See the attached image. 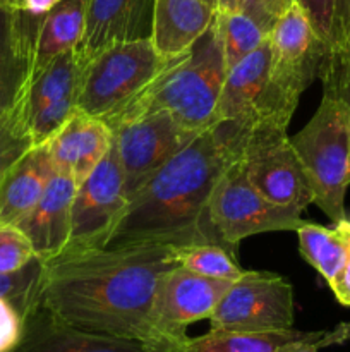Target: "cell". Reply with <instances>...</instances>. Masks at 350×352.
Wrapping results in <instances>:
<instances>
[{"instance_id":"cell-1","label":"cell","mask_w":350,"mask_h":352,"mask_svg":"<svg viewBox=\"0 0 350 352\" xmlns=\"http://www.w3.org/2000/svg\"><path fill=\"white\" fill-rule=\"evenodd\" d=\"M172 246L89 248L43 261L40 305L74 329L160 352L153 311Z\"/></svg>"},{"instance_id":"cell-2","label":"cell","mask_w":350,"mask_h":352,"mask_svg":"<svg viewBox=\"0 0 350 352\" xmlns=\"http://www.w3.org/2000/svg\"><path fill=\"white\" fill-rule=\"evenodd\" d=\"M246 129L232 119L196 134L130 196L105 248L223 246L208 222V203L220 175L240 155Z\"/></svg>"},{"instance_id":"cell-3","label":"cell","mask_w":350,"mask_h":352,"mask_svg":"<svg viewBox=\"0 0 350 352\" xmlns=\"http://www.w3.org/2000/svg\"><path fill=\"white\" fill-rule=\"evenodd\" d=\"M225 76L222 40L213 21L191 48L167 58L158 78L113 127L137 113L167 110L182 126L201 133L218 122L216 109Z\"/></svg>"},{"instance_id":"cell-4","label":"cell","mask_w":350,"mask_h":352,"mask_svg":"<svg viewBox=\"0 0 350 352\" xmlns=\"http://www.w3.org/2000/svg\"><path fill=\"white\" fill-rule=\"evenodd\" d=\"M151 38L110 45L81 67L75 105L112 129L163 69Z\"/></svg>"},{"instance_id":"cell-5","label":"cell","mask_w":350,"mask_h":352,"mask_svg":"<svg viewBox=\"0 0 350 352\" xmlns=\"http://www.w3.org/2000/svg\"><path fill=\"white\" fill-rule=\"evenodd\" d=\"M319 206L333 223L347 219L350 186V113L335 96L323 93L318 110L290 138Z\"/></svg>"},{"instance_id":"cell-6","label":"cell","mask_w":350,"mask_h":352,"mask_svg":"<svg viewBox=\"0 0 350 352\" xmlns=\"http://www.w3.org/2000/svg\"><path fill=\"white\" fill-rule=\"evenodd\" d=\"M268 41L271 48L270 86L259 119L290 124L301 95L319 78L329 52L295 2L275 23Z\"/></svg>"},{"instance_id":"cell-7","label":"cell","mask_w":350,"mask_h":352,"mask_svg":"<svg viewBox=\"0 0 350 352\" xmlns=\"http://www.w3.org/2000/svg\"><path fill=\"white\" fill-rule=\"evenodd\" d=\"M287 127L288 124L273 119L247 124L240 164L250 184L268 201L302 215L314 203V192Z\"/></svg>"},{"instance_id":"cell-8","label":"cell","mask_w":350,"mask_h":352,"mask_svg":"<svg viewBox=\"0 0 350 352\" xmlns=\"http://www.w3.org/2000/svg\"><path fill=\"white\" fill-rule=\"evenodd\" d=\"M208 222L220 243L237 256L240 241L268 232H295L299 213L268 201L247 179L240 155L223 170L208 203Z\"/></svg>"},{"instance_id":"cell-9","label":"cell","mask_w":350,"mask_h":352,"mask_svg":"<svg viewBox=\"0 0 350 352\" xmlns=\"http://www.w3.org/2000/svg\"><path fill=\"white\" fill-rule=\"evenodd\" d=\"M294 327V287L271 272H244L213 315L211 332H278Z\"/></svg>"},{"instance_id":"cell-10","label":"cell","mask_w":350,"mask_h":352,"mask_svg":"<svg viewBox=\"0 0 350 352\" xmlns=\"http://www.w3.org/2000/svg\"><path fill=\"white\" fill-rule=\"evenodd\" d=\"M127 201L126 177L115 141H112L105 158L75 189L71 212V236L64 251L105 248Z\"/></svg>"},{"instance_id":"cell-11","label":"cell","mask_w":350,"mask_h":352,"mask_svg":"<svg viewBox=\"0 0 350 352\" xmlns=\"http://www.w3.org/2000/svg\"><path fill=\"white\" fill-rule=\"evenodd\" d=\"M112 131L126 177L127 198L198 134L182 126L167 110L137 113Z\"/></svg>"},{"instance_id":"cell-12","label":"cell","mask_w":350,"mask_h":352,"mask_svg":"<svg viewBox=\"0 0 350 352\" xmlns=\"http://www.w3.org/2000/svg\"><path fill=\"white\" fill-rule=\"evenodd\" d=\"M230 280L202 277L174 267L161 277L154 301L153 322L160 352H168L189 339V325L209 320Z\"/></svg>"},{"instance_id":"cell-13","label":"cell","mask_w":350,"mask_h":352,"mask_svg":"<svg viewBox=\"0 0 350 352\" xmlns=\"http://www.w3.org/2000/svg\"><path fill=\"white\" fill-rule=\"evenodd\" d=\"M154 0H89L86 28L75 47L81 67L103 48L151 38Z\"/></svg>"},{"instance_id":"cell-14","label":"cell","mask_w":350,"mask_h":352,"mask_svg":"<svg viewBox=\"0 0 350 352\" xmlns=\"http://www.w3.org/2000/svg\"><path fill=\"white\" fill-rule=\"evenodd\" d=\"M10 352H156L132 340L108 339L74 329L38 305L24 316V332Z\"/></svg>"},{"instance_id":"cell-15","label":"cell","mask_w":350,"mask_h":352,"mask_svg":"<svg viewBox=\"0 0 350 352\" xmlns=\"http://www.w3.org/2000/svg\"><path fill=\"white\" fill-rule=\"evenodd\" d=\"M112 141L113 131L105 120L78 109L47 144L55 170L81 184L105 158Z\"/></svg>"},{"instance_id":"cell-16","label":"cell","mask_w":350,"mask_h":352,"mask_svg":"<svg viewBox=\"0 0 350 352\" xmlns=\"http://www.w3.org/2000/svg\"><path fill=\"white\" fill-rule=\"evenodd\" d=\"M78 182L55 172L34 208L17 223L41 261L64 253L71 236V212Z\"/></svg>"},{"instance_id":"cell-17","label":"cell","mask_w":350,"mask_h":352,"mask_svg":"<svg viewBox=\"0 0 350 352\" xmlns=\"http://www.w3.org/2000/svg\"><path fill=\"white\" fill-rule=\"evenodd\" d=\"M41 21L0 7V110L23 100L33 76Z\"/></svg>"},{"instance_id":"cell-18","label":"cell","mask_w":350,"mask_h":352,"mask_svg":"<svg viewBox=\"0 0 350 352\" xmlns=\"http://www.w3.org/2000/svg\"><path fill=\"white\" fill-rule=\"evenodd\" d=\"M270 41L226 71L220 95L216 120H242L250 124L263 116L270 86Z\"/></svg>"},{"instance_id":"cell-19","label":"cell","mask_w":350,"mask_h":352,"mask_svg":"<svg viewBox=\"0 0 350 352\" xmlns=\"http://www.w3.org/2000/svg\"><path fill=\"white\" fill-rule=\"evenodd\" d=\"M55 172L47 143L26 151L0 182V226H17L40 201Z\"/></svg>"},{"instance_id":"cell-20","label":"cell","mask_w":350,"mask_h":352,"mask_svg":"<svg viewBox=\"0 0 350 352\" xmlns=\"http://www.w3.org/2000/svg\"><path fill=\"white\" fill-rule=\"evenodd\" d=\"M215 14L205 0H154L151 41L158 54L172 58L191 48L211 26Z\"/></svg>"},{"instance_id":"cell-21","label":"cell","mask_w":350,"mask_h":352,"mask_svg":"<svg viewBox=\"0 0 350 352\" xmlns=\"http://www.w3.org/2000/svg\"><path fill=\"white\" fill-rule=\"evenodd\" d=\"M88 2L89 0H60L43 17L34 45L33 71L81 43Z\"/></svg>"},{"instance_id":"cell-22","label":"cell","mask_w":350,"mask_h":352,"mask_svg":"<svg viewBox=\"0 0 350 352\" xmlns=\"http://www.w3.org/2000/svg\"><path fill=\"white\" fill-rule=\"evenodd\" d=\"M79 78H81V62L75 48L57 55L43 67L33 71L30 85L23 96L26 119L50 103H57L65 98L78 100Z\"/></svg>"},{"instance_id":"cell-23","label":"cell","mask_w":350,"mask_h":352,"mask_svg":"<svg viewBox=\"0 0 350 352\" xmlns=\"http://www.w3.org/2000/svg\"><path fill=\"white\" fill-rule=\"evenodd\" d=\"M295 234L302 258L329 284L350 253V219L335 222L333 227L304 222Z\"/></svg>"},{"instance_id":"cell-24","label":"cell","mask_w":350,"mask_h":352,"mask_svg":"<svg viewBox=\"0 0 350 352\" xmlns=\"http://www.w3.org/2000/svg\"><path fill=\"white\" fill-rule=\"evenodd\" d=\"M301 330L278 332H211L201 337H189L180 346L168 352H277L285 344L301 339Z\"/></svg>"},{"instance_id":"cell-25","label":"cell","mask_w":350,"mask_h":352,"mask_svg":"<svg viewBox=\"0 0 350 352\" xmlns=\"http://www.w3.org/2000/svg\"><path fill=\"white\" fill-rule=\"evenodd\" d=\"M301 6L329 55H343L350 43V0H294Z\"/></svg>"},{"instance_id":"cell-26","label":"cell","mask_w":350,"mask_h":352,"mask_svg":"<svg viewBox=\"0 0 350 352\" xmlns=\"http://www.w3.org/2000/svg\"><path fill=\"white\" fill-rule=\"evenodd\" d=\"M215 24L222 40L226 71L268 40L263 28L237 9L216 10Z\"/></svg>"},{"instance_id":"cell-27","label":"cell","mask_w":350,"mask_h":352,"mask_svg":"<svg viewBox=\"0 0 350 352\" xmlns=\"http://www.w3.org/2000/svg\"><path fill=\"white\" fill-rule=\"evenodd\" d=\"M178 267L209 278L235 282L244 275L235 254L213 243H194L174 248Z\"/></svg>"},{"instance_id":"cell-28","label":"cell","mask_w":350,"mask_h":352,"mask_svg":"<svg viewBox=\"0 0 350 352\" xmlns=\"http://www.w3.org/2000/svg\"><path fill=\"white\" fill-rule=\"evenodd\" d=\"M33 146L23 100L10 109L0 110V182L7 170Z\"/></svg>"},{"instance_id":"cell-29","label":"cell","mask_w":350,"mask_h":352,"mask_svg":"<svg viewBox=\"0 0 350 352\" xmlns=\"http://www.w3.org/2000/svg\"><path fill=\"white\" fill-rule=\"evenodd\" d=\"M43 261L34 258L21 270L0 274V298L12 302L24 316L40 305Z\"/></svg>"},{"instance_id":"cell-30","label":"cell","mask_w":350,"mask_h":352,"mask_svg":"<svg viewBox=\"0 0 350 352\" xmlns=\"http://www.w3.org/2000/svg\"><path fill=\"white\" fill-rule=\"evenodd\" d=\"M34 258L33 244L19 227L0 226V274L21 270Z\"/></svg>"},{"instance_id":"cell-31","label":"cell","mask_w":350,"mask_h":352,"mask_svg":"<svg viewBox=\"0 0 350 352\" xmlns=\"http://www.w3.org/2000/svg\"><path fill=\"white\" fill-rule=\"evenodd\" d=\"M319 79L323 91L335 96L350 113V64L340 55H328L323 64Z\"/></svg>"},{"instance_id":"cell-32","label":"cell","mask_w":350,"mask_h":352,"mask_svg":"<svg viewBox=\"0 0 350 352\" xmlns=\"http://www.w3.org/2000/svg\"><path fill=\"white\" fill-rule=\"evenodd\" d=\"M350 340V323H340L333 330L305 332L301 339L285 344L277 352H318L323 347L343 344Z\"/></svg>"},{"instance_id":"cell-33","label":"cell","mask_w":350,"mask_h":352,"mask_svg":"<svg viewBox=\"0 0 350 352\" xmlns=\"http://www.w3.org/2000/svg\"><path fill=\"white\" fill-rule=\"evenodd\" d=\"M294 0H235V7L259 24L266 34L273 30L275 23L288 10Z\"/></svg>"},{"instance_id":"cell-34","label":"cell","mask_w":350,"mask_h":352,"mask_svg":"<svg viewBox=\"0 0 350 352\" xmlns=\"http://www.w3.org/2000/svg\"><path fill=\"white\" fill-rule=\"evenodd\" d=\"M24 332V315L7 299L0 298V352H10Z\"/></svg>"},{"instance_id":"cell-35","label":"cell","mask_w":350,"mask_h":352,"mask_svg":"<svg viewBox=\"0 0 350 352\" xmlns=\"http://www.w3.org/2000/svg\"><path fill=\"white\" fill-rule=\"evenodd\" d=\"M60 0H0V7L14 12L24 14L33 19L43 21V17L54 9Z\"/></svg>"},{"instance_id":"cell-36","label":"cell","mask_w":350,"mask_h":352,"mask_svg":"<svg viewBox=\"0 0 350 352\" xmlns=\"http://www.w3.org/2000/svg\"><path fill=\"white\" fill-rule=\"evenodd\" d=\"M329 289L342 306H350V253L338 274L329 282Z\"/></svg>"},{"instance_id":"cell-37","label":"cell","mask_w":350,"mask_h":352,"mask_svg":"<svg viewBox=\"0 0 350 352\" xmlns=\"http://www.w3.org/2000/svg\"><path fill=\"white\" fill-rule=\"evenodd\" d=\"M218 9L223 10H235V0H218Z\"/></svg>"},{"instance_id":"cell-38","label":"cell","mask_w":350,"mask_h":352,"mask_svg":"<svg viewBox=\"0 0 350 352\" xmlns=\"http://www.w3.org/2000/svg\"><path fill=\"white\" fill-rule=\"evenodd\" d=\"M340 57H342V58H345V60L349 62V64H350V43H349V48H347V52H345V54H343V55H340Z\"/></svg>"},{"instance_id":"cell-39","label":"cell","mask_w":350,"mask_h":352,"mask_svg":"<svg viewBox=\"0 0 350 352\" xmlns=\"http://www.w3.org/2000/svg\"><path fill=\"white\" fill-rule=\"evenodd\" d=\"M205 2H208L215 10H218V0H205Z\"/></svg>"}]
</instances>
